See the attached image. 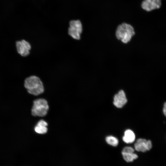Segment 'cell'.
<instances>
[{
  "instance_id": "cell-10",
  "label": "cell",
  "mask_w": 166,
  "mask_h": 166,
  "mask_svg": "<svg viewBox=\"0 0 166 166\" xmlns=\"http://www.w3.org/2000/svg\"><path fill=\"white\" fill-rule=\"evenodd\" d=\"M47 123L43 120L39 121L34 128L35 132L40 134L45 133L47 131Z\"/></svg>"
},
{
  "instance_id": "cell-8",
  "label": "cell",
  "mask_w": 166,
  "mask_h": 166,
  "mask_svg": "<svg viewBox=\"0 0 166 166\" xmlns=\"http://www.w3.org/2000/svg\"><path fill=\"white\" fill-rule=\"evenodd\" d=\"M161 4V0H144L142 3L141 7L144 10L150 11L159 8Z\"/></svg>"
},
{
  "instance_id": "cell-11",
  "label": "cell",
  "mask_w": 166,
  "mask_h": 166,
  "mask_svg": "<svg viewBox=\"0 0 166 166\" xmlns=\"http://www.w3.org/2000/svg\"><path fill=\"white\" fill-rule=\"evenodd\" d=\"M135 138V136L133 132L131 130L128 129L125 131L122 139L124 142L128 144L133 143Z\"/></svg>"
},
{
  "instance_id": "cell-13",
  "label": "cell",
  "mask_w": 166,
  "mask_h": 166,
  "mask_svg": "<svg viewBox=\"0 0 166 166\" xmlns=\"http://www.w3.org/2000/svg\"><path fill=\"white\" fill-rule=\"evenodd\" d=\"M163 112L164 115L165 116H166V102H165L163 109Z\"/></svg>"
},
{
  "instance_id": "cell-7",
  "label": "cell",
  "mask_w": 166,
  "mask_h": 166,
  "mask_svg": "<svg viewBox=\"0 0 166 166\" xmlns=\"http://www.w3.org/2000/svg\"><path fill=\"white\" fill-rule=\"evenodd\" d=\"M127 100L124 91L121 90L113 97V105L117 108H122L127 102Z\"/></svg>"
},
{
  "instance_id": "cell-2",
  "label": "cell",
  "mask_w": 166,
  "mask_h": 166,
  "mask_svg": "<svg viewBox=\"0 0 166 166\" xmlns=\"http://www.w3.org/2000/svg\"><path fill=\"white\" fill-rule=\"evenodd\" d=\"M135 32L133 27L130 25L123 23L117 27L116 36L119 40L124 43H127L131 40Z\"/></svg>"
},
{
  "instance_id": "cell-3",
  "label": "cell",
  "mask_w": 166,
  "mask_h": 166,
  "mask_svg": "<svg viewBox=\"0 0 166 166\" xmlns=\"http://www.w3.org/2000/svg\"><path fill=\"white\" fill-rule=\"evenodd\" d=\"M49 107L47 101L43 98L34 100L31 109V114L34 116L43 117L47 114Z\"/></svg>"
},
{
  "instance_id": "cell-12",
  "label": "cell",
  "mask_w": 166,
  "mask_h": 166,
  "mask_svg": "<svg viewBox=\"0 0 166 166\" xmlns=\"http://www.w3.org/2000/svg\"><path fill=\"white\" fill-rule=\"evenodd\" d=\"M106 141L109 144L114 147L117 146L118 144V140L116 138L112 136H107Z\"/></svg>"
},
{
  "instance_id": "cell-1",
  "label": "cell",
  "mask_w": 166,
  "mask_h": 166,
  "mask_svg": "<svg viewBox=\"0 0 166 166\" xmlns=\"http://www.w3.org/2000/svg\"><path fill=\"white\" fill-rule=\"evenodd\" d=\"M24 86L29 93L35 96L42 94L44 91L42 81L35 75L26 78L24 80Z\"/></svg>"
},
{
  "instance_id": "cell-6",
  "label": "cell",
  "mask_w": 166,
  "mask_h": 166,
  "mask_svg": "<svg viewBox=\"0 0 166 166\" xmlns=\"http://www.w3.org/2000/svg\"><path fill=\"white\" fill-rule=\"evenodd\" d=\"M134 146L136 151L144 152L151 149L152 143L149 140H147L145 139L140 138L137 140Z\"/></svg>"
},
{
  "instance_id": "cell-4",
  "label": "cell",
  "mask_w": 166,
  "mask_h": 166,
  "mask_svg": "<svg viewBox=\"0 0 166 166\" xmlns=\"http://www.w3.org/2000/svg\"><path fill=\"white\" fill-rule=\"evenodd\" d=\"M82 31V25L80 20H72L70 22L68 34L73 38L79 40Z\"/></svg>"
},
{
  "instance_id": "cell-5",
  "label": "cell",
  "mask_w": 166,
  "mask_h": 166,
  "mask_svg": "<svg viewBox=\"0 0 166 166\" xmlns=\"http://www.w3.org/2000/svg\"><path fill=\"white\" fill-rule=\"evenodd\" d=\"M16 45L18 53L21 56L26 57L30 54L31 46L28 42L24 40L17 41Z\"/></svg>"
},
{
  "instance_id": "cell-9",
  "label": "cell",
  "mask_w": 166,
  "mask_h": 166,
  "mask_svg": "<svg viewBox=\"0 0 166 166\" xmlns=\"http://www.w3.org/2000/svg\"><path fill=\"white\" fill-rule=\"evenodd\" d=\"M134 152V150L132 147H125L121 152L124 159L127 162H130L137 159L138 156Z\"/></svg>"
}]
</instances>
